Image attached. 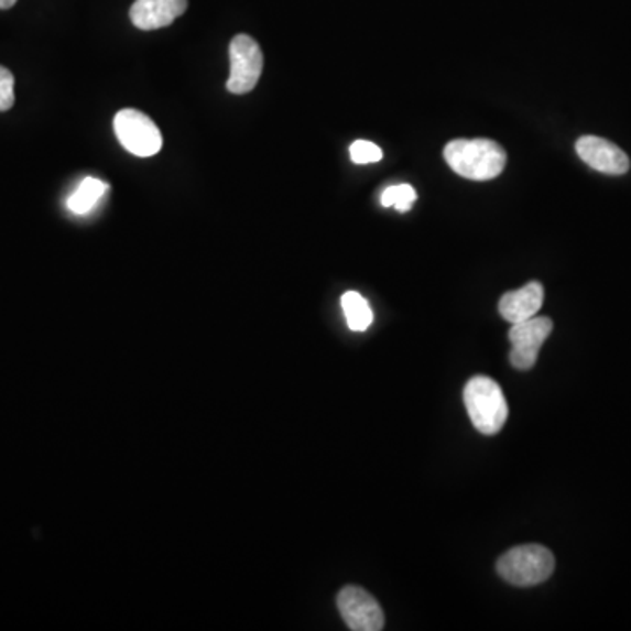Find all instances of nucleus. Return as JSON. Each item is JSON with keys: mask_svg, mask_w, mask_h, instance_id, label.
Listing matches in <instances>:
<instances>
[{"mask_svg": "<svg viewBox=\"0 0 631 631\" xmlns=\"http://www.w3.org/2000/svg\"><path fill=\"white\" fill-rule=\"evenodd\" d=\"M447 165L465 179L490 181L502 174L507 153L491 139H456L444 150Z\"/></svg>", "mask_w": 631, "mask_h": 631, "instance_id": "f257e3e1", "label": "nucleus"}, {"mask_svg": "<svg viewBox=\"0 0 631 631\" xmlns=\"http://www.w3.org/2000/svg\"><path fill=\"white\" fill-rule=\"evenodd\" d=\"M465 407L477 432L499 434L509 417V405L499 382L488 376H476L464 391Z\"/></svg>", "mask_w": 631, "mask_h": 631, "instance_id": "f03ea898", "label": "nucleus"}, {"mask_svg": "<svg viewBox=\"0 0 631 631\" xmlns=\"http://www.w3.org/2000/svg\"><path fill=\"white\" fill-rule=\"evenodd\" d=\"M553 553L538 544L514 547L507 551L497 562V570L509 585L518 588L542 585L554 572Z\"/></svg>", "mask_w": 631, "mask_h": 631, "instance_id": "7ed1b4c3", "label": "nucleus"}, {"mask_svg": "<svg viewBox=\"0 0 631 631\" xmlns=\"http://www.w3.org/2000/svg\"><path fill=\"white\" fill-rule=\"evenodd\" d=\"M115 133L121 146L139 159H148L162 150V133L150 117L135 109H123L115 117Z\"/></svg>", "mask_w": 631, "mask_h": 631, "instance_id": "20e7f679", "label": "nucleus"}, {"mask_svg": "<svg viewBox=\"0 0 631 631\" xmlns=\"http://www.w3.org/2000/svg\"><path fill=\"white\" fill-rule=\"evenodd\" d=\"M263 70V53L250 35L239 34L230 43V78L227 90L244 95L254 90Z\"/></svg>", "mask_w": 631, "mask_h": 631, "instance_id": "39448f33", "label": "nucleus"}, {"mask_svg": "<svg viewBox=\"0 0 631 631\" xmlns=\"http://www.w3.org/2000/svg\"><path fill=\"white\" fill-rule=\"evenodd\" d=\"M553 331V322L542 316L514 323L509 331L512 349L511 363L514 369L530 370L537 363L538 351Z\"/></svg>", "mask_w": 631, "mask_h": 631, "instance_id": "423d86ee", "label": "nucleus"}, {"mask_svg": "<svg viewBox=\"0 0 631 631\" xmlns=\"http://www.w3.org/2000/svg\"><path fill=\"white\" fill-rule=\"evenodd\" d=\"M337 607L344 623L352 631H381L384 614L381 606L369 591L358 586H346L337 597Z\"/></svg>", "mask_w": 631, "mask_h": 631, "instance_id": "0eeeda50", "label": "nucleus"}, {"mask_svg": "<svg viewBox=\"0 0 631 631\" xmlns=\"http://www.w3.org/2000/svg\"><path fill=\"white\" fill-rule=\"evenodd\" d=\"M577 155L595 171L621 176L630 168V159L621 148L597 135H585L576 142Z\"/></svg>", "mask_w": 631, "mask_h": 631, "instance_id": "6e6552de", "label": "nucleus"}, {"mask_svg": "<svg viewBox=\"0 0 631 631\" xmlns=\"http://www.w3.org/2000/svg\"><path fill=\"white\" fill-rule=\"evenodd\" d=\"M188 9V0H135L130 20L139 31H159L172 25Z\"/></svg>", "mask_w": 631, "mask_h": 631, "instance_id": "1a4fd4ad", "label": "nucleus"}, {"mask_svg": "<svg viewBox=\"0 0 631 631\" xmlns=\"http://www.w3.org/2000/svg\"><path fill=\"white\" fill-rule=\"evenodd\" d=\"M544 304V286L537 281L524 284L523 289L505 293L500 298L499 311L505 322L520 323L537 316Z\"/></svg>", "mask_w": 631, "mask_h": 631, "instance_id": "9d476101", "label": "nucleus"}, {"mask_svg": "<svg viewBox=\"0 0 631 631\" xmlns=\"http://www.w3.org/2000/svg\"><path fill=\"white\" fill-rule=\"evenodd\" d=\"M109 186L95 177H86L81 181L78 189L70 195L67 200V207L74 215H88L95 206L102 200L104 195L108 194Z\"/></svg>", "mask_w": 631, "mask_h": 631, "instance_id": "9b49d317", "label": "nucleus"}, {"mask_svg": "<svg viewBox=\"0 0 631 631\" xmlns=\"http://www.w3.org/2000/svg\"><path fill=\"white\" fill-rule=\"evenodd\" d=\"M340 304H342L344 316H346L348 327L352 331H366L374 322V314L370 309L369 302L360 293H344Z\"/></svg>", "mask_w": 631, "mask_h": 631, "instance_id": "f8f14e48", "label": "nucleus"}, {"mask_svg": "<svg viewBox=\"0 0 631 631\" xmlns=\"http://www.w3.org/2000/svg\"><path fill=\"white\" fill-rule=\"evenodd\" d=\"M416 189L411 185L388 186L381 195V204L384 207H395L400 213H407L416 203Z\"/></svg>", "mask_w": 631, "mask_h": 631, "instance_id": "ddd939ff", "label": "nucleus"}, {"mask_svg": "<svg viewBox=\"0 0 631 631\" xmlns=\"http://www.w3.org/2000/svg\"><path fill=\"white\" fill-rule=\"evenodd\" d=\"M349 155L355 164H376L382 159V150L374 142L357 141L349 148Z\"/></svg>", "mask_w": 631, "mask_h": 631, "instance_id": "4468645a", "label": "nucleus"}, {"mask_svg": "<svg viewBox=\"0 0 631 631\" xmlns=\"http://www.w3.org/2000/svg\"><path fill=\"white\" fill-rule=\"evenodd\" d=\"M14 106V76L11 70L0 65V112L9 111Z\"/></svg>", "mask_w": 631, "mask_h": 631, "instance_id": "2eb2a0df", "label": "nucleus"}, {"mask_svg": "<svg viewBox=\"0 0 631 631\" xmlns=\"http://www.w3.org/2000/svg\"><path fill=\"white\" fill-rule=\"evenodd\" d=\"M18 0H0V9H11Z\"/></svg>", "mask_w": 631, "mask_h": 631, "instance_id": "dca6fc26", "label": "nucleus"}]
</instances>
